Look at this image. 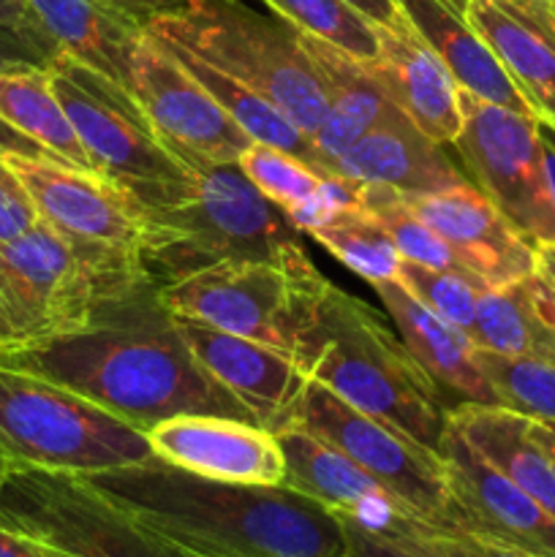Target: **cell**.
Returning <instances> with one entry per match:
<instances>
[{"mask_svg":"<svg viewBox=\"0 0 555 557\" xmlns=\"http://www.w3.org/2000/svg\"><path fill=\"white\" fill-rule=\"evenodd\" d=\"M0 364L69 386L145 433L183 413L254 422L196 362L152 281L107 299L82 330L0 351Z\"/></svg>","mask_w":555,"mask_h":557,"instance_id":"obj_1","label":"cell"},{"mask_svg":"<svg viewBox=\"0 0 555 557\" xmlns=\"http://www.w3.org/2000/svg\"><path fill=\"white\" fill-rule=\"evenodd\" d=\"M85 479L190 557H346L341 517L283 484L221 482L156 455Z\"/></svg>","mask_w":555,"mask_h":557,"instance_id":"obj_2","label":"cell"},{"mask_svg":"<svg viewBox=\"0 0 555 557\" xmlns=\"http://www.w3.org/2000/svg\"><path fill=\"white\" fill-rule=\"evenodd\" d=\"M188 169L177 201L145 210L139 264L158 288L223 261L308 264L299 228L243 174L237 161L174 156Z\"/></svg>","mask_w":555,"mask_h":557,"instance_id":"obj_3","label":"cell"},{"mask_svg":"<svg viewBox=\"0 0 555 557\" xmlns=\"http://www.w3.org/2000/svg\"><path fill=\"white\" fill-rule=\"evenodd\" d=\"M310 381L441 455L452 408L446 397L379 310L332 283L321 302V354Z\"/></svg>","mask_w":555,"mask_h":557,"instance_id":"obj_4","label":"cell"},{"mask_svg":"<svg viewBox=\"0 0 555 557\" xmlns=\"http://www.w3.org/2000/svg\"><path fill=\"white\" fill-rule=\"evenodd\" d=\"M150 281L139 259L79 245L38 221L0 243V351L82 330L107 299Z\"/></svg>","mask_w":555,"mask_h":557,"instance_id":"obj_5","label":"cell"},{"mask_svg":"<svg viewBox=\"0 0 555 557\" xmlns=\"http://www.w3.org/2000/svg\"><path fill=\"white\" fill-rule=\"evenodd\" d=\"M145 30L259 90L313 139L326 114V92L299 44V27L281 14L248 0H196L177 14L152 20Z\"/></svg>","mask_w":555,"mask_h":557,"instance_id":"obj_6","label":"cell"},{"mask_svg":"<svg viewBox=\"0 0 555 557\" xmlns=\"http://www.w3.org/2000/svg\"><path fill=\"white\" fill-rule=\"evenodd\" d=\"M330 281L313 261H223L161 288L174 315L248 337L310 375L321 354V302Z\"/></svg>","mask_w":555,"mask_h":557,"instance_id":"obj_7","label":"cell"},{"mask_svg":"<svg viewBox=\"0 0 555 557\" xmlns=\"http://www.w3.org/2000/svg\"><path fill=\"white\" fill-rule=\"evenodd\" d=\"M0 455L11 466L101 473L152 457L145 430L41 375L0 364Z\"/></svg>","mask_w":555,"mask_h":557,"instance_id":"obj_8","label":"cell"},{"mask_svg":"<svg viewBox=\"0 0 555 557\" xmlns=\"http://www.w3.org/2000/svg\"><path fill=\"white\" fill-rule=\"evenodd\" d=\"M49 76L98 174L136 196L145 210L185 194L188 169L158 139L128 87L65 54L49 65Z\"/></svg>","mask_w":555,"mask_h":557,"instance_id":"obj_9","label":"cell"},{"mask_svg":"<svg viewBox=\"0 0 555 557\" xmlns=\"http://www.w3.org/2000/svg\"><path fill=\"white\" fill-rule=\"evenodd\" d=\"M0 525L60 557H190L141 528L79 473L11 466L0 484Z\"/></svg>","mask_w":555,"mask_h":557,"instance_id":"obj_10","label":"cell"},{"mask_svg":"<svg viewBox=\"0 0 555 557\" xmlns=\"http://www.w3.org/2000/svg\"><path fill=\"white\" fill-rule=\"evenodd\" d=\"M457 166L533 245H555V201L544 172L536 117L482 101L460 87Z\"/></svg>","mask_w":555,"mask_h":557,"instance_id":"obj_11","label":"cell"},{"mask_svg":"<svg viewBox=\"0 0 555 557\" xmlns=\"http://www.w3.org/2000/svg\"><path fill=\"white\" fill-rule=\"evenodd\" d=\"M292 422L303 424L337 451L351 457L422 525L439 533L457 531L455 506H452L446 466L441 455L424 449L400 430L365 417L316 381H310L303 400L294 408Z\"/></svg>","mask_w":555,"mask_h":557,"instance_id":"obj_12","label":"cell"},{"mask_svg":"<svg viewBox=\"0 0 555 557\" xmlns=\"http://www.w3.org/2000/svg\"><path fill=\"white\" fill-rule=\"evenodd\" d=\"M36 205L38 218L79 245L118 250L139 259L145 205L98 172L27 152H3Z\"/></svg>","mask_w":555,"mask_h":557,"instance_id":"obj_13","label":"cell"},{"mask_svg":"<svg viewBox=\"0 0 555 557\" xmlns=\"http://www.w3.org/2000/svg\"><path fill=\"white\" fill-rule=\"evenodd\" d=\"M128 90L172 156L232 163L254 145L221 103L147 30L134 52Z\"/></svg>","mask_w":555,"mask_h":557,"instance_id":"obj_14","label":"cell"},{"mask_svg":"<svg viewBox=\"0 0 555 557\" xmlns=\"http://www.w3.org/2000/svg\"><path fill=\"white\" fill-rule=\"evenodd\" d=\"M441 457L457 531L533 557H555V520L506 473L490 466L449 422Z\"/></svg>","mask_w":555,"mask_h":557,"instance_id":"obj_15","label":"cell"},{"mask_svg":"<svg viewBox=\"0 0 555 557\" xmlns=\"http://www.w3.org/2000/svg\"><path fill=\"white\" fill-rule=\"evenodd\" d=\"M281 444L286 479L283 487L316 500L335 511L337 517L354 520L368 531L381 536L417 539L433 528L422 525L414 515H408L392 493H386L373 476L362 471L351 457L337 451L324 438L310 433L303 424L292 422L275 430Z\"/></svg>","mask_w":555,"mask_h":557,"instance_id":"obj_16","label":"cell"},{"mask_svg":"<svg viewBox=\"0 0 555 557\" xmlns=\"http://www.w3.org/2000/svg\"><path fill=\"white\" fill-rule=\"evenodd\" d=\"M403 199L484 286H515L539 270L536 248L471 183Z\"/></svg>","mask_w":555,"mask_h":557,"instance_id":"obj_17","label":"cell"},{"mask_svg":"<svg viewBox=\"0 0 555 557\" xmlns=\"http://www.w3.org/2000/svg\"><path fill=\"white\" fill-rule=\"evenodd\" d=\"M174 321L196 362L254 417L256 424L272 433L292 424L294 408L310 384V375L297 362L261 343L196 319L174 315Z\"/></svg>","mask_w":555,"mask_h":557,"instance_id":"obj_18","label":"cell"},{"mask_svg":"<svg viewBox=\"0 0 555 557\" xmlns=\"http://www.w3.org/2000/svg\"><path fill=\"white\" fill-rule=\"evenodd\" d=\"M147 441L156 457L207 479L267 487L286 479L275 433L245 419L183 413L147 430Z\"/></svg>","mask_w":555,"mask_h":557,"instance_id":"obj_19","label":"cell"},{"mask_svg":"<svg viewBox=\"0 0 555 557\" xmlns=\"http://www.w3.org/2000/svg\"><path fill=\"white\" fill-rule=\"evenodd\" d=\"M379 58L370 63L390 101L435 145L449 147L460 134V85L430 44L403 22L397 27L373 25Z\"/></svg>","mask_w":555,"mask_h":557,"instance_id":"obj_20","label":"cell"},{"mask_svg":"<svg viewBox=\"0 0 555 557\" xmlns=\"http://www.w3.org/2000/svg\"><path fill=\"white\" fill-rule=\"evenodd\" d=\"M373 288L384 302L400 341L406 343L408 351L422 364L424 373L433 379L452 408L462 403L498 406V397L479 368L477 348L466 330L424 308L403 283L384 281L373 283Z\"/></svg>","mask_w":555,"mask_h":557,"instance_id":"obj_21","label":"cell"},{"mask_svg":"<svg viewBox=\"0 0 555 557\" xmlns=\"http://www.w3.org/2000/svg\"><path fill=\"white\" fill-rule=\"evenodd\" d=\"M330 174L403 196L435 194L468 183L462 169L444 152V145L430 141L408 117H395L359 136L330 163Z\"/></svg>","mask_w":555,"mask_h":557,"instance_id":"obj_22","label":"cell"},{"mask_svg":"<svg viewBox=\"0 0 555 557\" xmlns=\"http://www.w3.org/2000/svg\"><path fill=\"white\" fill-rule=\"evenodd\" d=\"M299 44L308 52L326 92V114L316 128L313 147L319 156V172L330 174V163L343 156L359 136L406 114L390 101L381 82L370 71V63H362L303 30Z\"/></svg>","mask_w":555,"mask_h":557,"instance_id":"obj_23","label":"cell"},{"mask_svg":"<svg viewBox=\"0 0 555 557\" xmlns=\"http://www.w3.org/2000/svg\"><path fill=\"white\" fill-rule=\"evenodd\" d=\"M460 9L542 114L544 103L555 98V25L542 0H462Z\"/></svg>","mask_w":555,"mask_h":557,"instance_id":"obj_24","label":"cell"},{"mask_svg":"<svg viewBox=\"0 0 555 557\" xmlns=\"http://www.w3.org/2000/svg\"><path fill=\"white\" fill-rule=\"evenodd\" d=\"M397 5L414 30L444 60L462 90L495 107L539 117L536 109L522 96L520 87L506 74L501 60L484 44L477 27L466 20L455 0H397Z\"/></svg>","mask_w":555,"mask_h":557,"instance_id":"obj_25","label":"cell"},{"mask_svg":"<svg viewBox=\"0 0 555 557\" xmlns=\"http://www.w3.org/2000/svg\"><path fill=\"white\" fill-rule=\"evenodd\" d=\"M60 54L131 85V63L145 27L103 0H27Z\"/></svg>","mask_w":555,"mask_h":557,"instance_id":"obj_26","label":"cell"},{"mask_svg":"<svg viewBox=\"0 0 555 557\" xmlns=\"http://www.w3.org/2000/svg\"><path fill=\"white\" fill-rule=\"evenodd\" d=\"M446 422L555 520V462L528 435V417L501 406H455Z\"/></svg>","mask_w":555,"mask_h":557,"instance_id":"obj_27","label":"cell"},{"mask_svg":"<svg viewBox=\"0 0 555 557\" xmlns=\"http://www.w3.org/2000/svg\"><path fill=\"white\" fill-rule=\"evenodd\" d=\"M0 123L30 141L41 156L96 172L63 103L54 96L49 69L22 65L0 74Z\"/></svg>","mask_w":555,"mask_h":557,"instance_id":"obj_28","label":"cell"},{"mask_svg":"<svg viewBox=\"0 0 555 557\" xmlns=\"http://www.w3.org/2000/svg\"><path fill=\"white\" fill-rule=\"evenodd\" d=\"M152 36V33H150ZM158 38V36H152ZM169 52L177 58V63L221 103L223 112L245 131L254 141L259 145L278 147L283 152H292V156L303 158L305 163H310L313 169H319V156H316L313 139H310L305 131H299L286 114L278 107H272L259 90L248 87L245 82L234 79L232 74L221 71L218 65L207 63V60L196 58L188 49L177 47V44L166 41V38H158Z\"/></svg>","mask_w":555,"mask_h":557,"instance_id":"obj_29","label":"cell"},{"mask_svg":"<svg viewBox=\"0 0 555 557\" xmlns=\"http://www.w3.org/2000/svg\"><path fill=\"white\" fill-rule=\"evenodd\" d=\"M310 239L330 250L337 261L357 272L359 277L373 286V283L397 281L400 270V250L392 243L386 228L365 210L362 205H354L332 215L330 221L308 228Z\"/></svg>","mask_w":555,"mask_h":557,"instance_id":"obj_30","label":"cell"},{"mask_svg":"<svg viewBox=\"0 0 555 557\" xmlns=\"http://www.w3.org/2000/svg\"><path fill=\"white\" fill-rule=\"evenodd\" d=\"M473 348L504 354V357H539L547 359L542 330L526 302L520 283L504 288H484L479 294L477 313L468 326Z\"/></svg>","mask_w":555,"mask_h":557,"instance_id":"obj_31","label":"cell"},{"mask_svg":"<svg viewBox=\"0 0 555 557\" xmlns=\"http://www.w3.org/2000/svg\"><path fill=\"white\" fill-rule=\"evenodd\" d=\"M237 166L243 169L245 177L272 201L286 212L288 221H297L324 190L330 174L319 172L303 158L283 152L270 145H254L237 158Z\"/></svg>","mask_w":555,"mask_h":557,"instance_id":"obj_32","label":"cell"},{"mask_svg":"<svg viewBox=\"0 0 555 557\" xmlns=\"http://www.w3.org/2000/svg\"><path fill=\"white\" fill-rule=\"evenodd\" d=\"M477 362L501 408L555 424V364L539 357H504L477 348Z\"/></svg>","mask_w":555,"mask_h":557,"instance_id":"obj_33","label":"cell"},{"mask_svg":"<svg viewBox=\"0 0 555 557\" xmlns=\"http://www.w3.org/2000/svg\"><path fill=\"white\" fill-rule=\"evenodd\" d=\"M308 36L343 49L362 63L379 58L375 27L346 0H259Z\"/></svg>","mask_w":555,"mask_h":557,"instance_id":"obj_34","label":"cell"},{"mask_svg":"<svg viewBox=\"0 0 555 557\" xmlns=\"http://www.w3.org/2000/svg\"><path fill=\"white\" fill-rule=\"evenodd\" d=\"M362 185V183H359ZM362 207L386 228L392 243L397 245L400 256L414 264L435 267V270H452L460 267L446 248L444 239L406 205L403 194L379 185H362Z\"/></svg>","mask_w":555,"mask_h":557,"instance_id":"obj_35","label":"cell"},{"mask_svg":"<svg viewBox=\"0 0 555 557\" xmlns=\"http://www.w3.org/2000/svg\"><path fill=\"white\" fill-rule=\"evenodd\" d=\"M397 283H403L424 308H430L435 315L466 332L471 326L473 313H477L479 294L488 288L462 267L435 270V267L414 264L406 259L400 261V270H397Z\"/></svg>","mask_w":555,"mask_h":557,"instance_id":"obj_36","label":"cell"},{"mask_svg":"<svg viewBox=\"0 0 555 557\" xmlns=\"http://www.w3.org/2000/svg\"><path fill=\"white\" fill-rule=\"evenodd\" d=\"M41 218H38L30 194L22 185V180L16 177L14 169L5 163L3 150H0V243L22 237Z\"/></svg>","mask_w":555,"mask_h":557,"instance_id":"obj_37","label":"cell"},{"mask_svg":"<svg viewBox=\"0 0 555 557\" xmlns=\"http://www.w3.org/2000/svg\"><path fill=\"white\" fill-rule=\"evenodd\" d=\"M343 522V533H346V555L348 557H439L422 547L414 539H395V536H381V533L368 531V528L357 525L354 520Z\"/></svg>","mask_w":555,"mask_h":557,"instance_id":"obj_38","label":"cell"},{"mask_svg":"<svg viewBox=\"0 0 555 557\" xmlns=\"http://www.w3.org/2000/svg\"><path fill=\"white\" fill-rule=\"evenodd\" d=\"M58 58L60 52L49 47V44L38 41V38L16 30V27L0 25V74L11 69H22V65L49 69Z\"/></svg>","mask_w":555,"mask_h":557,"instance_id":"obj_39","label":"cell"},{"mask_svg":"<svg viewBox=\"0 0 555 557\" xmlns=\"http://www.w3.org/2000/svg\"><path fill=\"white\" fill-rule=\"evenodd\" d=\"M414 542H419L422 547H428L430 553L439 557H533L528 553H520V549L501 547V544L484 542V539L471 536V533H439L430 531L417 536Z\"/></svg>","mask_w":555,"mask_h":557,"instance_id":"obj_40","label":"cell"},{"mask_svg":"<svg viewBox=\"0 0 555 557\" xmlns=\"http://www.w3.org/2000/svg\"><path fill=\"white\" fill-rule=\"evenodd\" d=\"M522 294H526V302L531 308L533 319H536L539 330H542L544 346H547L550 362L555 364V286L542 270H536L533 275H528L526 281H520Z\"/></svg>","mask_w":555,"mask_h":557,"instance_id":"obj_41","label":"cell"},{"mask_svg":"<svg viewBox=\"0 0 555 557\" xmlns=\"http://www.w3.org/2000/svg\"><path fill=\"white\" fill-rule=\"evenodd\" d=\"M103 3L123 11L125 16H131V20L139 22L141 27H147L152 20L177 14V11L188 9V5L196 3V0H103Z\"/></svg>","mask_w":555,"mask_h":557,"instance_id":"obj_42","label":"cell"},{"mask_svg":"<svg viewBox=\"0 0 555 557\" xmlns=\"http://www.w3.org/2000/svg\"><path fill=\"white\" fill-rule=\"evenodd\" d=\"M0 25L16 27V30L27 33V36L38 38V41H44V44H49L52 49H58L52 41H49L47 33L38 27V22L33 20V11H30V3H27V0H0Z\"/></svg>","mask_w":555,"mask_h":557,"instance_id":"obj_43","label":"cell"},{"mask_svg":"<svg viewBox=\"0 0 555 557\" xmlns=\"http://www.w3.org/2000/svg\"><path fill=\"white\" fill-rule=\"evenodd\" d=\"M351 9H357L370 25H384V27H397L403 25L406 14L400 11L397 0H346Z\"/></svg>","mask_w":555,"mask_h":557,"instance_id":"obj_44","label":"cell"},{"mask_svg":"<svg viewBox=\"0 0 555 557\" xmlns=\"http://www.w3.org/2000/svg\"><path fill=\"white\" fill-rule=\"evenodd\" d=\"M0 557H60L44 544L0 525Z\"/></svg>","mask_w":555,"mask_h":557,"instance_id":"obj_45","label":"cell"},{"mask_svg":"<svg viewBox=\"0 0 555 557\" xmlns=\"http://www.w3.org/2000/svg\"><path fill=\"white\" fill-rule=\"evenodd\" d=\"M536 131L539 141H542V158H544V172H547V185L550 194L555 201V125L550 120L536 117Z\"/></svg>","mask_w":555,"mask_h":557,"instance_id":"obj_46","label":"cell"},{"mask_svg":"<svg viewBox=\"0 0 555 557\" xmlns=\"http://www.w3.org/2000/svg\"><path fill=\"white\" fill-rule=\"evenodd\" d=\"M528 435L531 441H536L555 462V424L553 422H536V419H528Z\"/></svg>","mask_w":555,"mask_h":557,"instance_id":"obj_47","label":"cell"},{"mask_svg":"<svg viewBox=\"0 0 555 557\" xmlns=\"http://www.w3.org/2000/svg\"><path fill=\"white\" fill-rule=\"evenodd\" d=\"M536 256H539V270H542L555 286V248L553 245H539Z\"/></svg>","mask_w":555,"mask_h":557,"instance_id":"obj_48","label":"cell"},{"mask_svg":"<svg viewBox=\"0 0 555 557\" xmlns=\"http://www.w3.org/2000/svg\"><path fill=\"white\" fill-rule=\"evenodd\" d=\"M539 117H544V120H550V123L555 125V98L550 103H544V109H542V114H539Z\"/></svg>","mask_w":555,"mask_h":557,"instance_id":"obj_49","label":"cell"},{"mask_svg":"<svg viewBox=\"0 0 555 557\" xmlns=\"http://www.w3.org/2000/svg\"><path fill=\"white\" fill-rule=\"evenodd\" d=\"M542 5H544V11H547V16L553 20V25H555V0H542Z\"/></svg>","mask_w":555,"mask_h":557,"instance_id":"obj_50","label":"cell"},{"mask_svg":"<svg viewBox=\"0 0 555 557\" xmlns=\"http://www.w3.org/2000/svg\"><path fill=\"white\" fill-rule=\"evenodd\" d=\"M9 468H11V462L5 460L3 455H0V484H3V479H5V473H9Z\"/></svg>","mask_w":555,"mask_h":557,"instance_id":"obj_51","label":"cell"},{"mask_svg":"<svg viewBox=\"0 0 555 557\" xmlns=\"http://www.w3.org/2000/svg\"><path fill=\"white\" fill-rule=\"evenodd\" d=\"M455 3H457V5H460V3H462V0H455ZM511 3H531V0H511Z\"/></svg>","mask_w":555,"mask_h":557,"instance_id":"obj_52","label":"cell"},{"mask_svg":"<svg viewBox=\"0 0 555 557\" xmlns=\"http://www.w3.org/2000/svg\"><path fill=\"white\" fill-rule=\"evenodd\" d=\"M553 248H555V245H553Z\"/></svg>","mask_w":555,"mask_h":557,"instance_id":"obj_53","label":"cell"},{"mask_svg":"<svg viewBox=\"0 0 555 557\" xmlns=\"http://www.w3.org/2000/svg\"><path fill=\"white\" fill-rule=\"evenodd\" d=\"M346 557H348V555H346Z\"/></svg>","mask_w":555,"mask_h":557,"instance_id":"obj_54","label":"cell"}]
</instances>
